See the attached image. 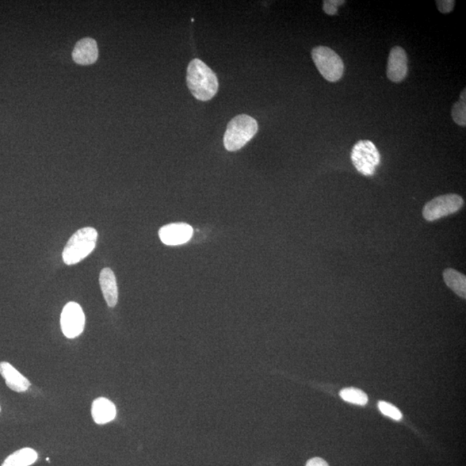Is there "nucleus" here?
I'll return each mask as SVG.
<instances>
[{
    "label": "nucleus",
    "mask_w": 466,
    "mask_h": 466,
    "mask_svg": "<svg viewBox=\"0 0 466 466\" xmlns=\"http://www.w3.org/2000/svg\"><path fill=\"white\" fill-rule=\"evenodd\" d=\"M443 278L446 286L453 290L457 296L465 299L466 297V277L458 272L456 270L448 268L443 272Z\"/></svg>",
    "instance_id": "14"
},
{
    "label": "nucleus",
    "mask_w": 466,
    "mask_h": 466,
    "mask_svg": "<svg viewBox=\"0 0 466 466\" xmlns=\"http://www.w3.org/2000/svg\"><path fill=\"white\" fill-rule=\"evenodd\" d=\"M257 121L251 116L242 114L233 118L228 124L224 136V145L228 151L242 149L258 132Z\"/></svg>",
    "instance_id": "3"
},
{
    "label": "nucleus",
    "mask_w": 466,
    "mask_h": 466,
    "mask_svg": "<svg viewBox=\"0 0 466 466\" xmlns=\"http://www.w3.org/2000/svg\"><path fill=\"white\" fill-rule=\"evenodd\" d=\"M452 117L455 123L460 126L466 125V101L460 99L452 108Z\"/></svg>",
    "instance_id": "17"
},
{
    "label": "nucleus",
    "mask_w": 466,
    "mask_h": 466,
    "mask_svg": "<svg viewBox=\"0 0 466 466\" xmlns=\"http://www.w3.org/2000/svg\"><path fill=\"white\" fill-rule=\"evenodd\" d=\"M343 4H345L344 0H326L323 2V11L327 15L334 16L338 13V7L342 6Z\"/></svg>",
    "instance_id": "19"
},
{
    "label": "nucleus",
    "mask_w": 466,
    "mask_h": 466,
    "mask_svg": "<svg viewBox=\"0 0 466 466\" xmlns=\"http://www.w3.org/2000/svg\"><path fill=\"white\" fill-rule=\"evenodd\" d=\"M98 232L93 227L81 229L68 240L63 252V262L74 265L83 260L95 249Z\"/></svg>",
    "instance_id": "2"
},
{
    "label": "nucleus",
    "mask_w": 466,
    "mask_h": 466,
    "mask_svg": "<svg viewBox=\"0 0 466 466\" xmlns=\"http://www.w3.org/2000/svg\"><path fill=\"white\" fill-rule=\"evenodd\" d=\"M85 315L81 306L73 301L65 306L61 315V327L67 338L74 339L81 335L85 327Z\"/></svg>",
    "instance_id": "7"
},
{
    "label": "nucleus",
    "mask_w": 466,
    "mask_h": 466,
    "mask_svg": "<svg viewBox=\"0 0 466 466\" xmlns=\"http://www.w3.org/2000/svg\"><path fill=\"white\" fill-rule=\"evenodd\" d=\"M0 411H1V407H0Z\"/></svg>",
    "instance_id": "22"
},
{
    "label": "nucleus",
    "mask_w": 466,
    "mask_h": 466,
    "mask_svg": "<svg viewBox=\"0 0 466 466\" xmlns=\"http://www.w3.org/2000/svg\"><path fill=\"white\" fill-rule=\"evenodd\" d=\"M306 466H329V465H328L327 462L322 460V458H311V460H309L308 461L307 465H306Z\"/></svg>",
    "instance_id": "21"
},
{
    "label": "nucleus",
    "mask_w": 466,
    "mask_h": 466,
    "mask_svg": "<svg viewBox=\"0 0 466 466\" xmlns=\"http://www.w3.org/2000/svg\"><path fill=\"white\" fill-rule=\"evenodd\" d=\"M192 227L185 223L164 225L159 230V238L166 246H175L189 241L192 238Z\"/></svg>",
    "instance_id": "8"
},
{
    "label": "nucleus",
    "mask_w": 466,
    "mask_h": 466,
    "mask_svg": "<svg viewBox=\"0 0 466 466\" xmlns=\"http://www.w3.org/2000/svg\"><path fill=\"white\" fill-rule=\"evenodd\" d=\"M116 407L110 400L101 397L94 401L92 407V415L97 424H106L116 417Z\"/></svg>",
    "instance_id": "13"
},
{
    "label": "nucleus",
    "mask_w": 466,
    "mask_h": 466,
    "mask_svg": "<svg viewBox=\"0 0 466 466\" xmlns=\"http://www.w3.org/2000/svg\"><path fill=\"white\" fill-rule=\"evenodd\" d=\"M187 84L191 93L201 101H210L219 89L215 72L200 59L191 61L187 70Z\"/></svg>",
    "instance_id": "1"
},
{
    "label": "nucleus",
    "mask_w": 466,
    "mask_h": 466,
    "mask_svg": "<svg viewBox=\"0 0 466 466\" xmlns=\"http://www.w3.org/2000/svg\"><path fill=\"white\" fill-rule=\"evenodd\" d=\"M439 13H449L454 8L455 1L453 0H437L436 1Z\"/></svg>",
    "instance_id": "20"
},
{
    "label": "nucleus",
    "mask_w": 466,
    "mask_h": 466,
    "mask_svg": "<svg viewBox=\"0 0 466 466\" xmlns=\"http://www.w3.org/2000/svg\"><path fill=\"white\" fill-rule=\"evenodd\" d=\"M99 284L106 303L110 308H114L118 303V290L115 275L109 268L101 270L99 275Z\"/></svg>",
    "instance_id": "12"
},
{
    "label": "nucleus",
    "mask_w": 466,
    "mask_h": 466,
    "mask_svg": "<svg viewBox=\"0 0 466 466\" xmlns=\"http://www.w3.org/2000/svg\"><path fill=\"white\" fill-rule=\"evenodd\" d=\"M339 396H341L344 401L350 403L360 405V406H365V405L368 403L367 395L364 391H362L361 389L356 388L344 389L339 393Z\"/></svg>",
    "instance_id": "16"
},
{
    "label": "nucleus",
    "mask_w": 466,
    "mask_h": 466,
    "mask_svg": "<svg viewBox=\"0 0 466 466\" xmlns=\"http://www.w3.org/2000/svg\"><path fill=\"white\" fill-rule=\"evenodd\" d=\"M378 408L384 415L395 420V421H400L403 418L402 413L394 405L381 401L378 403Z\"/></svg>",
    "instance_id": "18"
},
{
    "label": "nucleus",
    "mask_w": 466,
    "mask_h": 466,
    "mask_svg": "<svg viewBox=\"0 0 466 466\" xmlns=\"http://www.w3.org/2000/svg\"><path fill=\"white\" fill-rule=\"evenodd\" d=\"M38 454L35 450L26 448L17 451L6 458L2 466H30L37 460Z\"/></svg>",
    "instance_id": "15"
},
{
    "label": "nucleus",
    "mask_w": 466,
    "mask_h": 466,
    "mask_svg": "<svg viewBox=\"0 0 466 466\" xmlns=\"http://www.w3.org/2000/svg\"><path fill=\"white\" fill-rule=\"evenodd\" d=\"M408 56L406 51L400 46H395L389 53L387 76L392 82L399 83L404 81L408 75Z\"/></svg>",
    "instance_id": "9"
},
{
    "label": "nucleus",
    "mask_w": 466,
    "mask_h": 466,
    "mask_svg": "<svg viewBox=\"0 0 466 466\" xmlns=\"http://www.w3.org/2000/svg\"><path fill=\"white\" fill-rule=\"evenodd\" d=\"M464 199L458 194H449L435 197L424 206L422 215L429 222L438 220L460 211L463 208Z\"/></svg>",
    "instance_id": "6"
},
{
    "label": "nucleus",
    "mask_w": 466,
    "mask_h": 466,
    "mask_svg": "<svg viewBox=\"0 0 466 466\" xmlns=\"http://www.w3.org/2000/svg\"><path fill=\"white\" fill-rule=\"evenodd\" d=\"M317 70L327 82H336L342 78L345 66L341 56L332 49L318 46L312 51Z\"/></svg>",
    "instance_id": "4"
},
{
    "label": "nucleus",
    "mask_w": 466,
    "mask_h": 466,
    "mask_svg": "<svg viewBox=\"0 0 466 466\" xmlns=\"http://www.w3.org/2000/svg\"><path fill=\"white\" fill-rule=\"evenodd\" d=\"M0 374L6 380V384L11 389L16 392H25L30 388V383L27 378L7 362L0 363Z\"/></svg>",
    "instance_id": "11"
},
{
    "label": "nucleus",
    "mask_w": 466,
    "mask_h": 466,
    "mask_svg": "<svg viewBox=\"0 0 466 466\" xmlns=\"http://www.w3.org/2000/svg\"><path fill=\"white\" fill-rule=\"evenodd\" d=\"M351 158L359 173L365 177L375 174L381 161L379 151L370 140L358 141L351 150Z\"/></svg>",
    "instance_id": "5"
},
{
    "label": "nucleus",
    "mask_w": 466,
    "mask_h": 466,
    "mask_svg": "<svg viewBox=\"0 0 466 466\" xmlns=\"http://www.w3.org/2000/svg\"><path fill=\"white\" fill-rule=\"evenodd\" d=\"M73 59L80 65H91L96 62L99 49L96 41L93 38H83L76 44L72 53Z\"/></svg>",
    "instance_id": "10"
}]
</instances>
